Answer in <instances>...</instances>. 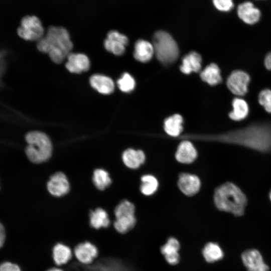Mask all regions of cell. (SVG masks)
<instances>
[{
    "instance_id": "cell-7",
    "label": "cell",
    "mask_w": 271,
    "mask_h": 271,
    "mask_svg": "<svg viewBox=\"0 0 271 271\" xmlns=\"http://www.w3.org/2000/svg\"><path fill=\"white\" fill-rule=\"evenodd\" d=\"M44 33L41 21L35 16L23 18L17 29L19 37L26 41H39L44 36Z\"/></svg>"
},
{
    "instance_id": "cell-14",
    "label": "cell",
    "mask_w": 271,
    "mask_h": 271,
    "mask_svg": "<svg viewBox=\"0 0 271 271\" xmlns=\"http://www.w3.org/2000/svg\"><path fill=\"white\" fill-rule=\"evenodd\" d=\"M67 58L65 66L71 73H80L88 71L90 68L89 60L84 54L70 53Z\"/></svg>"
},
{
    "instance_id": "cell-27",
    "label": "cell",
    "mask_w": 271,
    "mask_h": 271,
    "mask_svg": "<svg viewBox=\"0 0 271 271\" xmlns=\"http://www.w3.org/2000/svg\"><path fill=\"white\" fill-rule=\"evenodd\" d=\"M203 256L205 260L212 263L221 259L224 255L223 251L217 243H207L202 250Z\"/></svg>"
},
{
    "instance_id": "cell-24",
    "label": "cell",
    "mask_w": 271,
    "mask_h": 271,
    "mask_svg": "<svg viewBox=\"0 0 271 271\" xmlns=\"http://www.w3.org/2000/svg\"><path fill=\"white\" fill-rule=\"evenodd\" d=\"M89 223L91 227L96 229L108 227L110 223L107 212L101 208L91 211L89 214Z\"/></svg>"
},
{
    "instance_id": "cell-37",
    "label": "cell",
    "mask_w": 271,
    "mask_h": 271,
    "mask_svg": "<svg viewBox=\"0 0 271 271\" xmlns=\"http://www.w3.org/2000/svg\"><path fill=\"white\" fill-rule=\"evenodd\" d=\"M269 198H270V200L271 201V191H270V193H269Z\"/></svg>"
},
{
    "instance_id": "cell-16",
    "label": "cell",
    "mask_w": 271,
    "mask_h": 271,
    "mask_svg": "<svg viewBox=\"0 0 271 271\" xmlns=\"http://www.w3.org/2000/svg\"><path fill=\"white\" fill-rule=\"evenodd\" d=\"M180 247V243L176 238L170 237L165 244L161 247V252L168 263L171 265H175L179 262Z\"/></svg>"
},
{
    "instance_id": "cell-35",
    "label": "cell",
    "mask_w": 271,
    "mask_h": 271,
    "mask_svg": "<svg viewBox=\"0 0 271 271\" xmlns=\"http://www.w3.org/2000/svg\"><path fill=\"white\" fill-rule=\"evenodd\" d=\"M5 228L0 222V247H1L5 242Z\"/></svg>"
},
{
    "instance_id": "cell-3",
    "label": "cell",
    "mask_w": 271,
    "mask_h": 271,
    "mask_svg": "<svg viewBox=\"0 0 271 271\" xmlns=\"http://www.w3.org/2000/svg\"><path fill=\"white\" fill-rule=\"evenodd\" d=\"M214 200L220 210L237 216L243 215L247 198L240 188L231 182H226L215 190Z\"/></svg>"
},
{
    "instance_id": "cell-22",
    "label": "cell",
    "mask_w": 271,
    "mask_h": 271,
    "mask_svg": "<svg viewBox=\"0 0 271 271\" xmlns=\"http://www.w3.org/2000/svg\"><path fill=\"white\" fill-rule=\"evenodd\" d=\"M232 110L229 112V116L234 121H241L248 115L249 107L247 102L243 98L237 97L232 101Z\"/></svg>"
},
{
    "instance_id": "cell-28",
    "label": "cell",
    "mask_w": 271,
    "mask_h": 271,
    "mask_svg": "<svg viewBox=\"0 0 271 271\" xmlns=\"http://www.w3.org/2000/svg\"><path fill=\"white\" fill-rule=\"evenodd\" d=\"M92 180L95 187L100 190L105 189L111 183L108 173L101 169H96L94 171Z\"/></svg>"
},
{
    "instance_id": "cell-34",
    "label": "cell",
    "mask_w": 271,
    "mask_h": 271,
    "mask_svg": "<svg viewBox=\"0 0 271 271\" xmlns=\"http://www.w3.org/2000/svg\"><path fill=\"white\" fill-rule=\"evenodd\" d=\"M265 67L268 70H271V52L268 53L264 60Z\"/></svg>"
},
{
    "instance_id": "cell-25",
    "label": "cell",
    "mask_w": 271,
    "mask_h": 271,
    "mask_svg": "<svg viewBox=\"0 0 271 271\" xmlns=\"http://www.w3.org/2000/svg\"><path fill=\"white\" fill-rule=\"evenodd\" d=\"M200 77L202 80L210 85H216L222 81L220 70L215 63H211L200 73Z\"/></svg>"
},
{
    "instance_id": "cell-6",
    "label": "cell",
    "mask_w": 271,
    "mask_h": 271,
    "mask_svg": "<svg viewBox=\"0 0 271 271\" xmlns=\"http://www.w3.org/2000/svg\"><path fill=\"white\" fill-rule=\"evenodd\" d=\"M134 211V205L127 200H123L118 204L114 210L115 220L113 225L116 231L124 234L134 227L136 223Z\"/></svg>"
},
{
    "instance_id": "cell-32",
    "label": "cell",
    "mask_w": 271,
    "mask_h": 271,
    "mask_svg": "<svg viewBox=\"0 0 271 271\" xmlns=\"http://www.w3.org/2000/svg\"><path fill=\"white\" fill-rule=\"evenodd\" d=\"M212 2L216 9L221 12H229L234 7L233 0H212Z\"/></svg>"
},
{
    "instance_id": "cell-26",
    "label": "cell",
    "mask_w": 271,
    "mask_h": 271,
    "mask_svg": "<svg viewBox=\"0 0 271 271\" xmlns=\"http://www.w3.org/2000/svg\"><path fill=\"white\" fill-rule=\"evenodd\" d=\"M183 119L179 114H174L167 118L164 121L166 132L172 136L177 137L182 131Z\"/></svg>"
},
{
    "instance_id": "cell-19",
    "label": "cell",
    "mask_w": 271,
    "mask_h": 271,
    "mask_svg": "<svg viewBox=\"0 0 271 271\" xmlns=\"http://www.w3.org/2000/svg\"><path fill=\"white\" fill-rule=\"evenodd\" d=\"M91 86L103 94L111 93L114 88L113 80L109 77L101 74H94L90 78Z\"/></svg>"
},
{
    "instance_id": "cell-17",
    "label": "cell",
    "mask_w": 271,
    "mask_h": 271,
    "mask_svg": "<svg viewBox=\"0 0 271 271\" xmlns=\"http://www.w3.org/2000/svg\"><path fill=\"white\" fill-rule=\"evenodd\" d=\"M73 252L69 246L62 242H57L52 249V258L57 266L67 264L72 259Z\"/></svg>"
},
{
    "instance_id": "cell-20",
    "label": "cell",
    "mask_w": 271,
    "mask_h": 271,
    "mask_svg": "<svg viewBox=\"0 0 271 271\" xmlns=\"http://www.w3.org/2000/svg\"><path fill=\"white\" fill-rule=\"evenodd\" d=\"M201 56L195 52H191L183 58L180 70L186 74L193 72H198L201 69Z\"/></svg>"
},
{
    "instance_id": "cell-31",
    "label": "cell",
    "mask_w": 271,
    "mask_h": 271,
    "mask_svg": "<svg viewBox=\"0 0 271 271\" xmlns=\"http://www.w3.org/2000/svg\"><path fill=\"white\" fill-rule=\"evenodd\" d=\"M258 100L264 110L271 113V89L265 88L261 90L258 94Z\"/></svg>"
},
{
    "instance_id": "cell-23",
    "label": "cell",
    "mask_w": 271,
    "mask_h": 271,
    "mask_svg": "<svg viewBox=\"0 0 271 271\" xmlns=\"http://www.w3.org/2000/svg\"><path fill=\"white\" fill-rule=\"evenodd\" d=\"M122 160L126 167L137 169L144 163L145 155L141 150L128 149L123 153Z\"/></svg>"
},
{
    "instance_id": "cell-10",
    "label": "cell",
    "mask_w": 271,
    "mask_h": 271,
    "mask_svg": "<svg viewBox=\"0 0 271 271\" xmlns=\"http://www.w3.org/2000/svg\"><path fill=\"white\" fill-rule=\"evenodd\" d=\"M128 43V40L126 36L116 30H111L107 35L104 41V46L107 51L119 56L124 53Z\"/></svg>"
},
{
    "instance_id": "cell-11",
    "label": "cell",
    "mask_w": 271,
    "mask_h": 271,
    "mask_svg": "<svg viewBox=\"0 0 271 271\" xmlns=\"http://www.w3.org/2000/svg\"><path fill=\"white\" fill-rule=\"evenodd\" d=\"M241 259L248 271H268L269 269L261 253L255 249L244 251L241 254Z\"/></svg>"
},
{
    "instance_id": "cell-2",
    "label": "cell",
    "mask_w": 271,
    "mask_h": 271,
    "mask_svg": "<svg viewBox=\"0 0 271 271\" xmlns=\"http://www.w3.org/2000/svg\"><path fill=\"white\" fill-rule=\"evenodd\" d=\"M37 47L42 53L48 54L53 62L60 64L71 53L73 44L66 29L50 26L46 35L38 41Z\"/></svg>"
},
{
    "instance_id": "cell-4",
    "label": "cell",
    "mask_w": 271,
    "mask_h": 271,
    "mask_svg": "<svg viewBox=\"0 0 271 271\" xmlns=\"http://www.w3.org/2000/svg\"><path fill=\"white\" fill-rule=\"evenodd\" d=\"M26 140L28 143L26 153L32 162L41 163L50 158L52 146L47 134L41 131H32L26 134Z\"/></svg>"
},
{
    "instance_id": "cell-15",
    "label": "cell",
    "mask_w": 271,
    "mask_h": 271,
    "mask_svg": "<svg viewBox=\"0 0 271 271\" xmlns=\"http://www.w3.org/2000/svg\"><path fill=\"white\" fill-rule=\"evenodd\" d=\"M178 184L179 189L184 194L191 196L199 191L201 183L197 176L183 173L179 175Z\"/></svg>"
},
{
    "instance_id": "cell-8",
    "label": "cell",
    "mask_w": 271,
    "mask_h": 271,
    "mask_svg": "<svg viewBox=\"0 0 271 271\" xmlns=\"http://www.w3.org/2000/svg\"><path fill=\"white\" fill-rule=\"evenodd\" d=\"M250 81V77L247 72L236 70L232 71L228 77L226 84L233 94L239 97L247 93Z\"/></svg>"
},
{
    "instance_id": "cell-1",
    "label": "cell",
    "mask_w": 271,
    "mask_h": 271,
    "mask_svg": "<svg viewBox=\"0 0 271 271\" xmlns=\"http://www.w3.org/2000/svg\"><path fill=\"white\" fill-rule=\"evenodd\" d=\"M222 141L237 144L261 152H271V123H254L223 134Z\"/></svg>"
},
{
    "instance_id": "cell-30",
    "label": "cell",
    "mask_w": 271,
    "mask_h": 271,
    "mask_svg": "<svg viewBox=\"0 0 271 271\" xmlns=\"http://www.w3.org/2000/svg\"><path fill=\"white\" fill-rule=\"evenodd\" d=\"M119 89L124 92H129L135 87L134 78L128 73H123L117 82Z\"/></svg>"
},
{
    "instance_id": "cell-13",
    "label": "cell",
    "mask_w": 271,
    "mask_h": 271,
    "mask_svg": "<svg viewBox=\"0 0 271 271\" xmlns=\"http://www.w3.org/2000/svg\"><path fill=\"white\" fill-rule=\"evenodd\" d=\"M47 189L50 193L56 197L66 194L69 191L70 185L65 175L57 172L52 175L48 182Z\"/></svg>"
},
{
    "instance_id": "cell-29",
    "label": "cell",
    "mask_w": 271,
    "mask_h": 271,
    "mask_svg": "<svg viewBox=\"0 0 271 271\" xmlns=\"http://www.w3.org/2000/svg\"><path fill=\"white\" fill-rule=\"evenodd\" d=\"M142 184L140 189L142 193L145 195H151L157 190L158 182L153 175H146L141 178Z\"/></svg>"
},
{
    "instance_id": "cell-9",
    "label": "cell",
    "mask_w": 271,
    "mask_h": 271,
    "mask_svg": "<svg viewBox=\"0 0 271 271\" xmlns=\"http://www.w3.org/2000/svg\"><path fill=\"white\" fill-rule=\"evenodd\" d=\"M73 253L76 259L80 263L89 265L97 257L99 251L94 244L85 241L78 243L75 246Z\"/></svg>"
},
{
    "instance_id": "cell-12",
    "label": "cell",
    "mask_w": 271,
    "mask_h": 271,
    "mask_svg": "<svg viewBox=\"0 0 271 271\" xmlns=\"http://www.w3.org/2000/svg\"><path fill=\"white\" fill-rule=\"evenodd\" d=\"M237 14L243 22L250 25L257 23L261 17L259 9L249 1L244 2L238 6Z\"/></svg>"
},
{
    "instance_id": "cell-33",
    "label": "cell",
    "mask_w": 271,
    "mask_h": 271,
    "mask_svg": "<svg viewBox=\"0 0 271 271\" xmlns=\"http://www.w3.org/2000/svg\"><path fill=\"white\" fill-rule=\"evenodd\" d=\"M0 271H21V269L16 264L5 262L0 264Z\"/></svg>"
},
{
    "instance_id": "cell-21",
    "label": "cell",
    "mask_w": 271,
    "mask_h": 271,
    "mask_svg": "<svg viewBox=\"0 0 271 271\" xmlns=\"http://www.w3.org/2000/svg\"><path fill=\"white\" fill-rule=\"evenodd\" d=\"M154 53L153 44L149 42L139 40L135 44L133 56L134 58L141 62H147Z\"/></svg>"
},
{
    "instance_id": "cell-5",
    "label": "cell",
    "mask_w": 271,
    "mask_h": 271,
    "mask_svg": "<svg viewBox=\"0 0 271 271\" xmlns=\"http://www.w3.org/2000/svg\"><path fill=\"white\" fill-rule=\"evenodd\" d=\"M153 46L157 59L162 64H170L177 59L178 45L168 32L164 31L156 32L153 37Z\"/></svg>"
},
{
    "instance_id": "cell-18",
    "label": "cell",
    "mask_w": 271,
    "mask_h": 271,
    "mask_svg": "<svg viewBox=\"0 0 271 271\" xmlns=\"http://www.w3.org/2000/svg\"><path fill=\"white\" fill-rule=\"evenodd\" d=\"M197 155V151L193 144L189 141H184L179 144L175 157L179 162L189 164L196 159Z\"/></svg>"
},
{
    "instance_id": "cell-36",
    "label": "cell",
    "mask_w": 271,
    "mask_h": 271,
    "mask_svg": "<svg viewBox=\"0 0 271 271\" xmlns=\"http://www.w3.org/2000/svg\"><path fill=\"white\" fill-rule=\"evenodd\" d=\"M46 271H64V270L59 267H52L47 269Z\"/></svg>"
}]
</instances>
